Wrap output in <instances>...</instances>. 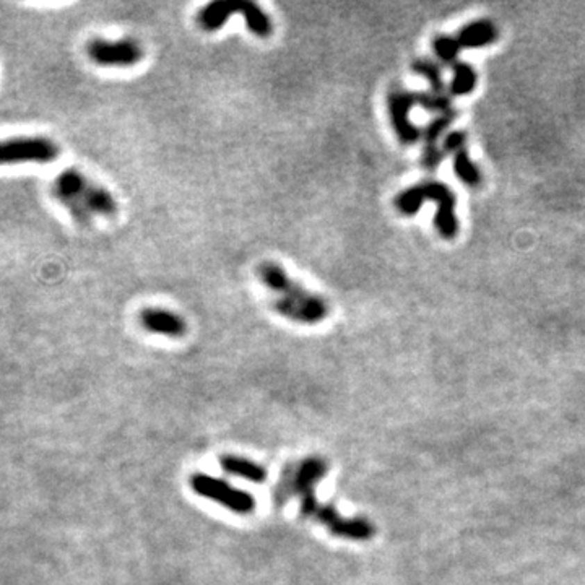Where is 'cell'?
<instances>
[{"mask_svg": "<svg viewBox=\"0 0 585 585\" xmlns=\"http://www.w3.org/2000/svg\"><path fill=\"white\" fill-rule=\"evenodd\" d=\"M220 465L224 472L234 477L244 478L251 483H263L267 479V470L263 465L254 462L251 459L239 457V455L226 454L220 459Z\"/></svg>", "mask_w": 585, "mask_h": 585, "instance_id": "14", "label": "cell"}, {"mask_svg": "<svg viewBox=\"0 0 585 585\" xmlns=\"http://www.w3.org/2000/svg\"><path fill=\"white\" fill-rule=\"evenodd\" d=\"M454 155V172L463 184L470 187H477L481 182V172L477 167V165L470 160L465 145L455 148L452 151Z\"/></svg>", "mask_w": 585, "mask_h": 585, "instance_id": "15", "label": "cell"}, {"mask_svg": "<svg viewBox=\"0 0 585 585\" xmlns=\"http://www.w3.org/2000/svg\"><path fill=\"white\" fill-rule=\"evenodd\" d=\"M140 325L147 332L165 335L170 338H181L187 333L186 319L174 311L165 308H145L138 315Z\"/></svg>", "mask_w": 585, "mask_h": 585, "instance_id": "11", "label": "cell"}, {"mask_svg": "<svg viewBox=\"0 0 585 585\" xmlns=\"http://www.w3.org/2000/svg\"><path fill=\"white\" fill-rule=\"evenodd\" d=\"M258 278L272 292L273 308L283 318L296 324L315 325L329 318V303L318 292L309 291L277 262H263Z\"/></svg>", "mask_w": 585, "mask_h": 585, "instance_id": "1", "label": "cell"}, {"mask_svg": "<svg viewBox=\"0 0 585 585\" xmlns=\"http://www.w3.org/2000/svg\"><path fill=\"white\" fill-rule=\"evenodd\" d=\"M301 516L304 519H314L327 527L335 536L353 541H368L376 535V527L364 517H345L332 504H322L315 497V493L301 496Z\"/></svg>", "mask_w": 585, "mask_h": 585, "instance_id": "5", "label": "cell"}, {"mask_svg": "<svg viewBox=\"0 0 585 585\" xmlns=\"http://www.w3.org/2000/svg\"><path fill=\"white\" fill-rule=\"evenodd\" d=\"M454 79L450 81V93L455 96H465L470 94L477 86V72L467 62L457 60L452 65Z\"/></svg>", "mask_w": 585, "mask_h": 585, "instance_id": "16", "label": "cell"}, {"mask_svg": "<svg viewBox=\"0 0 585 585\" xmlns=\"http://www.w3.org/2000/svg\"><path fill=\"white\" fill-rule=\"evenodd\" d=\"M457 117V111H449L444 114H439L438 117H434L428 126L425 127L423 137H425V148H423V166L428 171H434L436 167L439 166V163L443 161L444 151L443 148L438 145L439 138L443 137L450 124H452L454 119Z\"/></svg>", "mask_w": 585, "mask_h": 585, "instance_id": "12", "label": "cell"}, {"mask_svg": "<svg viewBox=\"0 0 585 585\" xmlns=\"http://www.w3.org/2000/svg\"><path fill=\"white\" fill-rule=\"evenodd\" d=\"M411 69H413L415 74L423 75L425 79L428 80L431 90L436 91V93H445V91H444L445 83H444V79H443V72H440V67L436 64V62L428 60V59L415 60Z\"/></svg>", "mask_w": 585, "mask_h": 585, "instance_id": "17", "label": "cell"}, {"mask_svg": "<svg viewBox=\"0 0 585 585\" xmlns=\"http://www.w3.org/2000/svg\"><path fill=\"white\" fill-rule=\"evenodd\" d=\"M418 106H421L429 113H438V114L452 111L449 96L445 93H436V91L433 90L418 93Z\"/></svg>", "mask_w": 585, "mask_h": 585, "instance_id": "19", "label": "cell"}, {"mask_svg": "<svg viewBox=\"0 0 585 585\" xmlns=\"http://www.w3.org/2000/svg\"><path fill=\"white\" fill-rule=\"evenodd\" d=\"M433 47H434L436 56H438V59L443 62V64H449L450 67L457 62L459 52L460 49H462V46L459 44L457 38L447 36V35L436 36L433 41Z\"/></svg>", "mask_w": 585, "mask_h": 585, "instance_id": "18", "label": "cell"}, {"mask_svg": "<svg viewBox=\"0 0 585 585\" xmlns=\"http://www.w3.org/2000/svg\"><path fill=\"white\" fill-rule=\"evenodd\" d=\"M59 155V145L42 135H22L0 140V166L25 165V163L47 165L56 161Z\"/></svg>", "mask_w": 585, "mask_h": 585, "instance_id": "6", "label": "cell"}, {"mask_svg": "<svg viewBox=\"0 0 585 585\" xmlns=\"http://www.w3.org/2000/svg\"><path fill=\"white\" fill-rule=\"evenodd\" d=\"M90 60L99 67H133L143 59V49L133 40L108 41L96 38L86 44Z\"/></svg>", "mask_w": 585, "mask_h": 585, "instance_id": "8", "label": "cell"}, {"mask_svg": "<svg viewBox=\"0 0 585 585\" xmlns=\"http://www.w3.org/2000/svg\"><path fill=\"white\" fill-rule=\"evenodd\" d=\"M415 106H418V93L415 91L395 90L387 96V109L392 127L399 140L405 145L418 142L423 135L421 129L410 121V111Z\"/></svg>", "mask_w": 585, "mask_h": 585, "instance_id": "10", "label": "cell"}, {"mask_svg": "<svg viewBox=\"0 0 585 585\" xmlns=\"http://www.w3.org/2000/svg\"><path fill=\"white\" fill-rule=\"evenodd\" d=\"M455 38L462 47L477 49V47L493 44L497 38V30L490 20H477L465 25Z\"/></svg>", "mask_w": 585, "mask_h": 585, "instance_id": "13", "label": "cell"}, {"mask_svg": "<svg viewBox=\"0 0 585 585\" xmlns=\"http://www.w3.org/2000/svg\"><path fill=\"white\" fill-rule=\"evenodd\" d=\"M52 195L79 224H90L93 217H114L119 208L111 192L90 181L75 167H69L56 177Z\"/></svg>", "mask_w": 585, "mask_h": 585, "instance_id": "2", "label": "cell"}, {"mask_svg": "<svg viewBox=\"0 0 585 585\" xmlns=\"http://www.w3.org/2000/svg\"><path fill=\"white\" fill-rule=\"evenodd\" d=\"M329 465L320 457H308L298 465L295 472H288V479L281 478L275 491V500L278 504L288 500L290 493L296 496H304L308 493H314L315 484L325 477Z\"/></svg>", "mask_w": 585, "mask_h": 585, "instance_id": "9", "label": "cell"}, {"mask_svg": "<svg viewBox=\"0 0 585 585\" xmlns=\"http://www.w3.org/2000/svg\"><path fill=\"white\" fill-rule=\"evenodd\" d=\"M189 484L199 496L207 497V500L226 507L228 511L234 512V514L246 516L256 509V500H254L251 493L234 488L222 478L205 473H195L190 477Z\"/></svg>", "mask_w": 585, "mask_h": 585, "instance_id": "7", "label": "cell"}, {"mask_svg": "<svg viewBox=\"0 0 585 585\" xmlns=\"http://www.w3.org/2000/svg\"><path fill=\"white\" fill-rule=\"evenodd\" d=\"M238 13L242 15L247 30L258 38L273 35V23L265 10L251 0H215L199 12L197 22L204 31L213 33L223 28L228 18Z\"/></svg>", "mask_w": 585, "mask_h": 585, "instance_id": "4", "label": "cell"}, {"mask_svg": "<svg viewBox=\"0 0 585 585\" xmlns=\"http://www.w3.org/2000/svg\"><path fill=\"white\" fill-rule=\"evenodd\" d=\"M426 200H431L438 205V212L434 217V224L438 233L444 239H454L459 233V220L455 215V199L454 192L449 189L444 182L439 181H425L421 184L411 186L395 197V208L405 217H411L421 208Z\"/></svg>", "mask_w": 585, "mask_h": 585, "instance_id": "3", "label": "cell"}]
</instances>
